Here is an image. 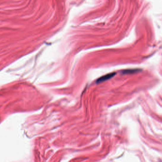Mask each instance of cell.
I'll use <instances>...</instances> for the list:
<instances>
[{"instance_id":"6da1fadb","label":"cell","mask_w":162,"mask_h":162,"mask_svg":"<svg viewBox=\"0 0 162 162\" xmlns=\"http://www.w3.org/2000/svg\"><path fill=\"white\" fill-rule=\"evenodd\" d=\"M116 73L113 72L104 75L103 76L99 77V79L97 80V83H100L103 82L104 81H107V80H109L112 77H113L115 75H116Z\"/></svg>"},{"instance_id":"7a4b0ae2","label":"cell","mask_w":162,"mask_h":162,"mask_svg":"<svg viewBox=\"0 0 162 162\" xmlns=\"http://www.w3.org/2000/svg\"><path fill=\"white\" fill-rule=\"evenodd\" d=\"M139 71V69H127V70H123L122 72L123 74H133Z\"/></svg>"}]
</instances>
